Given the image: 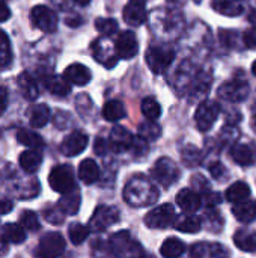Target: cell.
Here are the masks:
<instances>
[{"mask_svg":"<svg viewBox=\"0 0 256 258\" xmlns=\"http://www.w3.org/2000/svg\"><path fill=\"white\" fill-rule=\"evenodd\" d=\"M12 207H14V204H12L11 200H8V198H0V215L9 213V212L12 210Z\"/></svg>","mask_w":256,"mask_h":258,"instance_id":"cell-52","label":"cell"},{"mask_svg":"<svg viewBox=\"0 0 256 258\" xmlns=\"http://www.w3.org/2000/svg\"><path fill=\"white\" fill-rule=\"evenodd\" d=\"M213 8L228 17H237L243 12L241 0H213Z\"/></svg>","mask_w":256,"mask_h":258,"instance_id":"cell-28","label":"cell"},{"mask_svg":"<svg viewBox=\"0 0 256 258\" xmlns=\"http://www.w3.org/2000/svg\"><path fill=\"white\" fill-rule=\"evenodd\" d=\"M17 83H18V89L21 92V95L29 100V101H33L38 98L39 95V88H38V83L36 80L29 74V73H21L17 79Z\"/></svg>","mask_w":256,"mask_h":258,"instance_id":"cell-19","label":"cell"},{"mask_svg":"<svg viewBox=\"0 0 256 258\" xmlns=\"http://www.w3.org/2000/svg\"><path fill=\"white\" fill-rule=\"evenodd\" d=\"M143 258H145V257H143ZM148 258H154V257H148Z\"/></svg>","mask_w":256,"mask_h":258,"instance_id":"cell-60","label":"cell"},{"mask_svg":"<svg viewBox=\"0 0 256 258\" xmlns=\"http://www.w3.org/2000/svg\"><path fill=\"white\" fill-rule=\"evenodd\" d=\"M109 150V142L103 138H97L95 141V145H94V151L98 154V156H104Z\"/></svg>","mask_w":256,"mask_h":258,"instance_id":"cell-48","label":"cell"},{"mask_svg":"<svg viewBox=\"0 0 256 258\" xmlns=\"http://www.w3.org/2000/svg\"><path fill=\"white\" fill-rule=\"evenodd\" d=\"M45 219L48 221V222H51L53 225H59V224H62L63 222V218H65V213L59 209V206H57V209L54 207V209H48V210H45Z\"/></svg>","mask_w":256,"mask_h":258,"instance_id":"cell-43","label":"cell"},{"mask_svg":"<svg viewBox=\"0 0 256 258\" xmlns=\"http://www.w3.org/2000/svg\"><path fill=\"white\" fill-rule=\"evenodd\" d=\"M9 17H11V9L8 8V5L3 0H0V23L6 21Z\"/></svg>","mask_w":256,"mask_h":258,"instance_id":"cell-53","label":"cell"},{"mask_svg":"<svg viewBox=\"0 0 256 258\" xmlns=\"http://www.w3.org/2000/svg\"><path fill=\"white\" fill-rule=\"evenodd\" d=\"M253 128H255V130H256V115H255V116H253Z\"/></svg>","mask_w":256,"mask_h":258,"instance_id":"cell-58","label":"cell"},{"mask_svg":"<svg viewBox=\"0 0 256 258\" xmlns=\"http://www.w3.org/2000/svg\"><path fill=\"white\" fill-rule=\"evenodd\" d=\"M161 255L164 258H178L181 257L186 252V243L180 239H167L163 242L161 249H160Z\"/></svg>","mask_w":256,"mask_h":258,"instance_id":"cell-30","label":"cell"},{"mask_svg":"<svg viewBox=\"0 0 256 258\" xmlns=\"http://www.w3.org/2000/svg\"><path fill=\"white\" fill-rule=\"evenodd\" d=\"M122 15L127 24L142 26L146 20V0H128Z\"/></svg>","mask_w":256,"mask_h":258,"instance_id":"cell-15","label":"cell"},{"mask_svg":"<svg viewBox=\"0 0 256 258\" xmlns=\"http://www.w3.org/2000/svg\"><path fill=\"white\" fill-rule=\"evenodd\" d=\"M134 139L133 135L124 128V127H113V130L110 132V138H109V147L115 151V153H122V151H127V150H131L133 148V144H134Z\"/></svg>","mask_w":256,"mask_h":258,"instance_id":"cell-16","label":"cell"},{"mask_svg":"<svg viewBox=\"0 0 256 258\" xmlns=\"http://www.w3.org/2000/svg\"><path fill=\"white\" fill-rule=\"evenodd\" d=\"M8 103H9V94H8V89L5 86H0V116L5 113L6 107H8Z\"/></svg>","mask_w":256,"mask_h":258,"instance_id":"cell-49","label":"cell"},{"mask_svg":"<svg viewBox=\"0 0 256 258\" xmlns=\"http://www.w3.org/2000/svg\"><path fill=\"white\" fill-rule=\"evenodd\" d=\"M65 251V239L60 233H47L41 237L36 255L39 258H59Z\"/></svg>","mask_w":256,"mask_h":258,"instance_id":"cell-7","label":"cell"},{"mask_svg":"<svg viewBox=\"0 0 256 258\" xmlns=\"http://www.w3.org/2000/svg\"><path fill=\"white\" fill-rule=\"evenodd\" d=\"M231 156L234 159L235 163L241 165V166H250L255 162V153L249 145L244 144H237L232 147L231 150Z\"/></svg>","mask_w":256,"mask_h":258,"instance_id":"cell-25","label":"cell"},{"mask_svg":"<svg viewBox=\"0 0 256 258\" xmlns=\"http://www.w3.org/2000/svg\"><path fill=\"white\" fill-rule=\"evenodd\" d=\"M80 203H81L80 194L77 190H72L69 194H65L57 206L65 215H75L80 209Z\"/></svg>","mask_w":256,"mask_h":258,"instance_id":"cell-33","label":"cell"},{"mask_svg":"<svg viewBox=\"0 0 256 258\" xmlns=\"http://www.w3.org/2000/svg\"><path fill=\"white\" fill-rule=\"evenodd\" d=\"M177 204H178L184 212L193 213V212H196V210L201 207L202 200H201V197H199L195 190H192V189H183V190H180L178 195H177Z\"/></svg>","mask_w":256,"mask_h":258,"instance_id":"cell-18","label":"cell"},{"mask_svg":"<svg viewBox=\"0 0 256 258\" xmlns=\"http://www.w3.org/2000/svg\"><path fill=\"white\" fill-rule=\"evenodd\" d=\"M249 83L243 79H234L231 82H226L223 83L217 94L219 97H222L223 100L226 101H231V103H240V101H244L249 95Z\"/></svg>","mask_w":256,"mask_h":258,"instance_id":"cell-12","label":"cell"},{"mask_svg":"<svg viewBox=\"0 0 256 258\" xmlns=\"http://www.w3.org/2000/svg\"><path fill=\"white\" fill-rule=\"evenodd\" d=\"M21 225L26 228V230H30V231H38L41 228V224H39V219L36 216L35 212H30V210H24L21 218Z\"/></svg>","mask_w":256,"mask_h":258,"instance_id":"cell-42","label":"cell"},{"mask_svg":"<svg viewBox=\"0 0 256 258\" xmlns=\"http://www.w3.org/2000/svg\"><path fill=\"white\" fill-rule=\"evenodd\" d=\"M222 198H220V194H216V192H208V195H205V204L207 207L213 209L214 206L220 204Z\"/></svg>","mask_w":256,"mask_h":258,"instance_id":"cell-50","label":"cell"},{"mask_svg":"<svg viewBox=\"0 0 256 258\" xmlns=\"http://www.w3.org/2000/svg\"><path fill=\"white\" fill-rule=\"evenodd\" d=\"M161 135V127L154 121H145L139 125V136L145 141H155Z\"/></svg>","mask_w":256,"mask_h":258,"instance_id":"cell-36","label":"cell"},{"mask_svg":"<svg viewBox=\"0 0 256 258\" xmlns=\"http://www.w3.org/2000/svg\"><path fill=\"white\" fill-rule=\"evenodd\" d=\"M249 21H250V23H253V24H256V11L255 9H253V11L249 14Z\"/></svg>","mask_w":256,"mask_h":258,"instance_id":"cell-55","label":"cell"},{"mask_svg":"<svg viewBox=\"0 0 256 258\" xmlns=\"http://www.w3.org/2000/svg\"><path fill=\"white\" fill-rule=\"evenodd\" d=\"M17 141H18L21 145H24V147H27V148H30V150H41V148L44 147L42 138H41L38 133H35V132H32V130H26V128H21V130L17 133Z\"/></svg>","mask_w":256,"mask_h":258,"instance_id":"cell-32","label":"cell"},{"mask_svg":"<svg viewBox=\"0 0 256 258\" xmlns=\"http://www.w3.org/2000/svg\"><path fill=\"white\" fill-rule=\"evenodd\" d=\"M41 162H42V156L39 150H27L21 153L20 156V166L29 174L38 171V168L41 166Z\"/></svg>","mask_w":256,"mask_h":258,"instance_id":"cell-27","label":"cell"},{"mask_svg":"<svg viewBox=\"0 0 256 258\" xmlns=\"http://www.w3.org/2000/svg\"><path fill=\"white\" fill-rule=\"evenodd\" d=\"M169 2H178V0H169Z\"/></svg>","mask_w":256,"mask_h":258,"instance_id":"cell-59","label":"cell"},{"mask_svg":"<svg viewBox=\"0 0 256 258\" xmlns=\"http://www.w3.org/2000/svg\"><path fill=\"white\" fill-rule=\"evenodd\" d=\"M208 254H210V257L211 258H229V252H228V249H226L223 245H219V243H213V245H210Z\"/></svg>","mask_w":256,"mask_h":258,"instance_id":"cell-46","label":"cell"},{"mask_svg":"<svg viewBox=\"0 0 256 258\" xmlns=\"http://www.w3.org/2000/svg\"><path fill=\"white\" fill-rule=\"evenodd\" d=\"M92 54L106 68H113L116 65L118 59H119V56L116 53L115 44H112L107 39V36L94 41V44H92Z\"/></svg>","mask_w":256,"mask_h":258,"instance_id":"cell-11","label":"cell"},{"mask_svg":"<svg viewBox=\"0 0 256 258\" xmlns=\"http://www.w3.org/2000/svg\"><path fill=\"white\" fill-rule=\"evenodd\" d=\"M252 73L256 76V60L253 62V65H252Z\"/></svg>","mask_w":256,"mask_h":258,"instance_id":"cell-57","label":"cell"},{"mask_svg":"<svg viewBox=\"0 0 256 258\" xmlns=\"http://www.w3.org/2000/svg\"><path fill=\"white\" fill-rule=\"evenodd\" d=\"M30 20L42 32L53 33L57 29V14L48 6L38 5L30 11Z\"/></svg>","mask_w":256,"mask_h":258,"instance_id":"cell-10","label":"cell"},{"mask_svg":"<svg viewBox=\"0 0 256 258\" xmlns=\"http://www.w3.org/2000/svg\"><path fill=\"white\" fill-rule=\"evenodd\" d=\"M145 59H146V63H148L149 70L154 74H161L174 62V59H175V50L170 45H164V44L151 45L149 50L145 54Z\"/></svg>","mask_w":256,"mask_h":258,"instance_id":"cell-3","label":"cell"},{"mask_svg":"<svg viewBox=\"0 0 256 258\" xmlns=\"http://www.w3.org/2000/svg\"><path fill=\"white\" fill-rule=\"evenodd\" d=\"M78 177L83 183L92 184L100 178V168L92 159H86L78 166Z\"/></svg>","mask_w":256,"mask_h":258,"instance_id":"cell-26","label":"cell"},{"mask_svg":"<svg viewBox=\"0 0 256 258\" xmlns=\"http://www.w3.org/2000/svg\"><path fill=\"white\" fill-rule=\"evenodd\" d=\"M210 174L216 178V180H225L226 178V168L220 163V162H214L210 165Z\"/></svg>","mask_w":256,"mask_h":258,"instance_id":"cell-45","label":"cell"},{"mask_svg":"<svg viewBox=\"0 0 256 258\" xmlns=\"http://www.w3.org/2000/svg\"><path fill=\"white\" fill-rule=\"evenodd\" d=\"M50 116H51V113H50V109L47 104H35L29 110V122L35 128L44 127L50 121Z\"/></svg>","mask_w":256,"mask_h":258,"instance_id":"cell-23","label":"cell"},{"mask_svg":"<svg viewBox=\"0 0 256 258\" xmlns=\"http://www.w3.org/2000/svg\"><path fill=\"white\" fill-rule=\"evenodd\" d=\"M115 47H116V53L121 59H131L137 54L139 51V42H137V38L133 32L130 30H125L122 32L116 42H115Z\"/></svg>","mask_w":256,"mask_h":258,"instance_id":"cell-14","label":"cell"},{"mask_svg":"<svg viewBox=\"0 0 256 258\" xmlns=\"http://www.w3.org/2000/svg\"><path fill=\"white\" fill-rule=\"evenodd\" d=\"M8 252V243L2 239L0 240V255H3V254H6Z\"/></svg>","mask_w":256,"mask_h":258,"instance_id":"cell-54","label":"cell"},{"mask_svg":"<svg viewBox=\"0 0 256 258\" xmlns=\"http://www.w3.org/2000/svg\"><path fill=\"white\" fill-rule=\"evenodd\" d=\"M48 183L54 192H59L62 195L75 190V178L72 168L69 165L54 166L48 175Z\"/></svg>","mask_w":256,"mask_h":258,"instance_id":"cell-4","label":"cell"},{"mask_svg":"<svg viewBox=\"0 0 256 258\" xmlns=\"http://www.w3.org/2000/svg\"><path fill=\"white\" fill-rule=\"evenodd\" d=\"M210 249V245L204 243V242H198L195 245H192L190 248V258H204L207 255Z\"/></svg>","mask_w":256,"mask_h":258,"instance_id":"cell-44","label":"cell"},{"mask_svg":"<svg viewBox=\"0 0 256 258\" xmlns=\"http://www.w3.org/2000/svg\"><path fill=\"white\" fill-rule=\"evenodd\" d=\"M174 227L175 230L181 231V233H189V234H195V233H199L201 228H202V224H201V219L196 218V216H192V215H181L175 219L174 222Z\"/></svg>","mask_w":256,"mask_h":258,"instance_id":"cell-24","label":"cell"},{"mask_svg":"<svg viewBox=\"0 0 256 258\" xmlns=\"http://www.w3.org/2000/svg\"><path fill=\"white\" fill-rule=\"evenodd\" d=\"M181 157H183L184 165L189 166V168L198 166V165H201V162H202V153H201L196 147H193V145L184 147L183 151H181Z\"/></svg>","mask_w":256,"mask_h":258,"instance_id":"cell-38","label":"cell"},{"mask_svg":"<svg viewBox=\"0 0 256 258\" xmlns=\"http://www.w3.org/2000/svg\"><path fill=\"white\" fill-rule=\"evenodd\" d=\"M89 231L91 228L89 227H84L81 224H71L69 228H68V234H69V239L74 245H80L86 240V237L89 236Z\"/></svg>","mask_w":256,"mask_h":258,"instance_id":"cell-39","label":"cell"},{"mask_svg":"<svg viewBox=\"0 0 256 258\" xmlns=\"http://www.w3.org/2000/svg\"><path fill=\"white\" fill-rule=\"evenodd\" d=\"M119 221V212L113 206H100L94 212L91 221H89V228L95 233L106 231L109 227L115 225Z\"/></svg>","mask_w":256,"mask_h":258,"instance_id":"cell-8","label":"cell"},{"mask_svg":"<svg viewBox=\"0 0 256 258\" xmlns=\"http://www.w3.org/2000/svg\"><path fill=\"white\" fill-rule=\"evenodd\" d=\"M125 115H127L125 107H124V104L119 100H110L103 107V116L107 121L115 122V121H119V119L125 118Z\"/></svg>","mask_w":256,"mask_h":258,"instance_id":"cell-31","label":"cell"},{"mask_svg":"<svg viewBox=\"0 0 256 258\" xmlns=\"http://www.w3.org/2000/svg\"><path fill=\"white\" fill-rule=\"evenodd\" d=\"M12 62V47L8 35L0 29V67H9Z\"/></svg>","mask_w":256,"mask_h":258,"instance_id":"cell-37","label":"cell"},{"mask_svg":"<svg viewBox=\"0 0 256 258\" xmlns=\"http://www.w3.org/2000/svg\"><path fill=\"white\" fill-rule=\"evenodd\" d=\"M232 213L243 224L253 222L256 219V203L255 201H250V200L240 201V203L234 204Z\"/></svg>","mask_w":256,"mask_h":258,"instance_id":"cell-20","label":"cell"},{"mask_svg":"<svg viewBox=\"0 0 256 258\" xmlns=\"http://www.w3.org/2000/svg\"><path fill=\"white\" fill-rule=\"evenodd\" d=\"M177 219L175 216V209L172 204H161L155 209H152L146 216H145V224L148 228L152 230H164L170 227Z\"/></svg>","mask_w":256,"mask_h":258,"instance_id":"cell-6","label":"cell"},{"mask_svg":"<svg viewBox=\"0 0 256 258\" xmlns=\"http://www.w3.org/2000/svg\"><path fill=\"white\" fill-rule=\"evenodd\" d=\"M140 109H142V113L146 119L149 121H155L160 118L161 115V106L158 104L157 100H154L152 97H146L142 100V104H140Z\"/></svg>","mask_w":256,"mask_h":258,"instance_id":"cell-35","label":"cell"},{"mask_svg":"<svg viewBox=\"0 0 256 258\" xmlns=\"http://www.w3.org/2000/svg\"><path fill=\"white\" fill-rule=\"evenodd\" d=\"M44 86L47 88L48 92L59 97H65L71 92L69 82L65 77H59V76H47L44 79Z\"/></svg>","mask_w":256,"mask_h":258,"instance_id":"cell-21","label":"cell"},{"mask_svg":"<svg viewBox=\"0 0 256 258\" xmlns=\"http://www.w3.org/2000/svg\"><path fill=\"white\" fill-rule=\"evenodd\" d=\"M234 243L238 249L244 252H255L256 251V233L252 230H238L234 234Z\"/></svg>","mask_w":256,"mask_h":258,"instance_id":"cell-22","label":"cell"},{"mask_svg":"<svg viewBox=\"0 0 256 258\" xmlns=\"http://www.w3.org/2000/svg\"><path fill=\"white\" fill-rule=\"evenodd\" d=\"M243 42L247 48H256V27L247 29L243 33Z\"/></svg>","mask_w":256,"mask_h":258,"instance_id":"cell-47","label":"cell"},{"mask_svg":"<svg viewBox=\"0 0 256 258\" xmlns=\"http://www.w3.org/2000/svg\"><path fill=\"white\" fill-rule=\"evenodd\" d=\"M2 239L6 243H23L26 240L24 227L21 224H6L3 228Z\"/></svg>","mask_w":256,"mask_h":258,"instance_id":"cell-34","label":"cell"},{"mask_svg":"<svg viewBox=\"0 0 256 258\" xmlns=\"http://www.w3.org/2000/svg\"><path fill=\"white\" fill-rule=\"evenodd\" d=\"M63 77L72 85L84 86L91 82L92 74H91V70L88 67H84L83 63H71L69 67H66Z\"/></svg>","mask_w":256,"mask_h":258,"instance_id":"cell-17","label":"cell"},{"mask_svg":"<svg viewBox=\"0 0 256 258\" xmlns=\"http://www.w3.org/2000/svg\"><path fill=\"white\" fill-rule=\"evenodd\" d=\"M204 219H205V225H207V228H208L210 231L217 233V231H220V230L223 228V218H222V215H220L219 212H216V210L207 212L205 216H204Z\"/></svg>","mask_w":256,"mask_h":258,"instance_id":"cell-41","label":"cell"},{"mask_svg":"<svg viewBox=\"0 0 256 258\" xmlns=\"http://www.w3.org/2000/svg\"><path fill=\"white\" fill-rule=\"evenodd\" d=\"M192 184H193L195 187L201 189V190H208V187H210L208 181H207L201 174H198V175H195V177L192 178Z\"/></svg>","mask_w":256,"mask_h":258,"instance_id":"cell-51","label":"cell"},{"mask_svg":"<svg viewBox=\"0 0 256 258\" xmlns=\"http://www.w3.org/2000/svg\"><path fill=\"white\" fill-rule=\"evenodd\" d=\"M77 5H80V6H86V5H89V2L91 0H74Z\"/></svg>","mask_w":256,"mask_h":258,"instance_id":"cell-56","label":"cell"},{"mask_svg":"<svg viewBox=\"0 0 256 258\" xmlns=\"http://www.w3.org/2000/svg\"><path fill=\"white\" fill-rule=\"evenodd\" d=\"M95 27L103 36H112L118 32V21L113 18H97Z\"/></svg>","mask_w":256,"mask_h":258,"instance_id":"cell-40","label":"cell"},{"mask_svg":"<svg viewBox=\"0 0 256 258\" xmlns=\"http://www.w3.org/2000/svg\"><path fill=\"white\" fill-rule=\"evenodd\" d=\"M158 189L143 175L128 180L124 189V200L131 207H146L158 200Z\"/></svg>","mask_w":256,"mask_h":258,"instance_id":"cell-1","label":"cell"},{"mask_svg":"<svg viewBox=\"0 0 256 258\" xmlns=\"http://www.w3.org/2000/svg\"><path fill=\"white\" fill-rule=\"evenodd\" d=\"M249 197H250V187L244 181H237V183L231 184V187H228V190H226V200L234 204L244 201Z\"/></svg>","mask_w":256,"mask_h":258,"instance_id":"cell-29","label":"cell"},{"mask_svg":"<svg viewBox=\"0 0 256 258\" xmlns=\"http://www.w3.org/2000/svg\"><path fill=\"white\" fill-rule=\"evenodd\" d=\"M109 249L116 258H143L142 245L134 240L128 231H118L109 239Z\"/></svg>","mask_w":256,"mask_h":258,"instance_id":"cell-2","label":"cell"},{"mask_svg":"<svg viewBox=\"0 0 256 258\" xmlns=\"http://www.w3.org/2000/svg\"><path fill=\"white\" fill-rule=\"evenodd\" d=\"M219 113H220V106L216 101L213 100L202 101L198 106L196 113H195V121H196L198 128L201 132H208L217 121Z\"/></svg>","mask_w":256,"mask_h":258,"instance_id":"cell-9","label":"cell"},{"mask_svg":"<svg viewBox=\"0 0 256 258\" xmlns=\"http://www.w3.org/2000/svg\"><path fill=\"white\" fill-rule=\"evenodd\" d=\"M151 175L158 184H161L163 187H169L180 178V168L172 159L161 157L154 163Z\"/></svg>","mask_w":256,"mask_h":258,"instance_id":"cell-5","label":"cell"},{"mask_svg":"<svg viewBox=\"0 0 256 258\" xmlns=\"http://www.w3.org/2000/svg\"><path fill=\"white\" fill-rule=\"evenodd\" d=\"M88 135L80 132V130H75L72 132L71 135H68L62 144H60V153L66 157H74V156H78L80 153L84 151V148L88 147Z\"/></svg>","mask_w":256,"mask_h":258,"instance_id":"cell-13","label":"cell"}]
</instances>
